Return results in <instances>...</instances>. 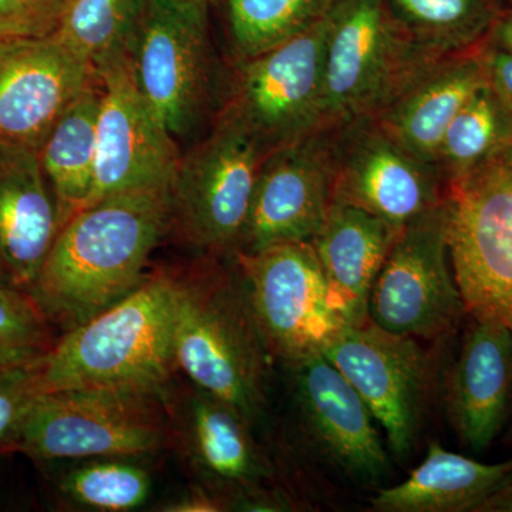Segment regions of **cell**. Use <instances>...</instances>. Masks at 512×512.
Masks as SVG:
<instances>
[{
	"instance_id": "cell-1",
	"label": "cell",
	"mask_w": 512,
	"mask_h": 512,
	"mask_svg": "<svg viewBox=\"0 0 512 512\" xmlns=\"http://www.w3.org/2000/svg\"><path fill=\"white\" fill-rule=\"evenodd\" d=\"M170 234V187L101 198L60 229L30 295L55 328L69 332L137 289Z\"/></svg>"
},
{
	"instance_id": "cell-2",
	"label": "cell",
	"mask_w": 512,
	"mask_h": 512,
	"mask_svg": "<svg viewBox=\"0 0 512 512\" xmlns=\"http://www.w3.org/2000/svg\"><path fill=\"white\" fill-rule=\"evenodd\" d=\"M178 375L261 426L268 417L271 353L234 258L202 255L175 271Z\"/></svg>"
},
{
	"instance_id": "cell-3",
	"label": "cell",
	"mask_w": 512,
	"mask_h": 512,
	"mask_svg": "<svg viewBox=\"0 0 512 512\" xmlns=\"http://www.w3.org/2000/svg\"><path fill=\"white\" fill-rule=\"evenodd\" d=\"M175 271H154L130 295L57 338L36 367L37 394L76 387L167 389L175 362Z\"/></svg>"
},
{
	"instance_id": "cell-4",
	"label": "cell",
	"mask_w": 512,
	"mask_h": 512,
	"mask_svg": "<svg viewBox=\"0 0 512 512\" xmlns=\"http://www.w3.org/2000/svg\"><path fill=\"white\" fill-rule=\"evenodd\" d=\"M167 389L76 387L36 394L15 451L42 461L156 456L174 448Z\"/></svg>"
},
{
	"instance_id": "cell-5",
	"label": "cell",
	"mask_w": 512,
	"mask_h": 512,
	"mask_svg": "<svg viewBox=\"0 0 512 512\" xmlns=\"http://www.w3.org/2000/svg\"><path fill=\"white\" fill-rule=\"evenodd\" d=\"M440 59L404 28L389 0H343L326 40L320 130L375 119Z\"/></svg>"
},
{
	"instance_id": "cell-6",
	"label": "cell",
	"mask_w": 512,
	"mask_h": 512,
	"mask_svg": "<svg viewBox=\"0 0 512 512\" xmlns=\"http://www.w3.org/2000/svg\"><path fill=\"white\" fill-rule=\"evenodd\" d=\"M268 156L242 121L221 107L175 168L171 234L202 255L235 258Z\"/></svg>"
},
{
	"instance_id": "cell-7",
	"label": "cell",
	"mask_w": 512,
	"mask_h": 512,
	"mask_svg": "<svg viewBox=\"0 0 512 512\" xmlns=\"http://www.w3.org/2000/svg\"><path fill=\"white\" fill-rule=\"evenodd\" d=\"M446 208L466 315L512 328V141L448 181Z\"/></svg>"
},
{
	"instance_id": "cell-8",
	"label": "cell",
	"mask_w": 512,
	"mask_h": 512,
	"mask_svg": "<svg viewBox=\"0 0 512 512\" xmlns=\"http://www.w3.org/2000/svg\"><path fill=\"white\" fill-rule=\"evenodd\" d=\"M208 6L202 0H148L131 49L134 79L177 143L197 137L217 103Z\"/></svg>"
},
{
	"instance_id": "cell-9",
	"label": "cell",
	"mask_w": 512,
	"mask_h": 512,
	"mask_svg": "<svg viewBox=\"0 0 512 512\" xmlns=\"http://www.w3.org/2000/svg\"><path fill=\"white\" fill-rule=\"evenodd\" d=\"M234 259L272 359L289 366L323 355L349 328L330 305L328 282L311 242L274 245Z\"/></svg>"
},
{
	"instance_id": "cell-10",
	"label": "cell",
	"mask_w": 512,
	"mask_h": 512,
	"mask_svg": "<svg viewBox=\"0 0 512 512\" xmlns=\"http://www.w3.org/2000/svg\"><path fill=\"white\" fill-rule=\"evenodd\" d=\"M335 10L288 42L238 60L222 107L268 154L320 130L326 40Z\"/></svg>"
},
{
	"instance_id": "cell-11",
	"label": "cell",
	"mask_w": 512,
	"mask_h": 512,
	"mask_svg": "<svg viewBox=\"0 0 512 512\" xmlns=\"http://www.w3.org/2000/svg\"><path fill=\"white\" fill-rule=\"evenodd\" d=\"M464 315L444 200L400 229L373 284L367 318L387 332L434 339L456 329Z\"/></svg>"
},
{
	"instance_id": "cell-12",
	"label": "cell",
	"mask_w": 512,
	"mask_h": 512,
	"mask_svg": "<svg viewBox=\"0 0 512 512\" xmlns=\"http://www.w3.org/2000/svg\"><path fill=\"white\" fill-rule=\"evenodd\" d=\"M323 355L369 407L386 434L390 453L410 456L430 394V360L417 340L366 320L343 330Z\"/></svg>"
},
{
	"instance_id": "cell-13",
	"label": "cell",
	"mask_w": 512,
	"mask_h": 512,
	"mask_svg": "<svg viewBox=\"0 0 512 512\" xmlns=\"http://www.w3.org/2000/svg\"><path fill=\"white\" fill-rule=\"evenodd\" d=\"M174 448L183 454L198 484L241 511L259 491L276 487V471L238 410L190 382L167 389Z\"/></svg>"
},
{
	"instance_id": "cell-14",
	"label": "cell",
	"mask_w": 512,
	"mask_h": 512,
	"mask_svg": "<svg viewBox=\"0 0 512 512\" xmlns=\"http://www.w3.org/2000/svg\"><path fill=\"white\" fill-rule=\"evenodd\" d=\"M446 200L437 164L417 157L376 120L336 128L335 201L402 229Z\"/></svg>"
},
{
	"instance_id": "cell-15",
	"label": "cell",
	"mask_w": 512,
	"mask_h": 512,
	"mask_svg": "<svg viewBox=\"0 0 512 512\" xmlns=\"http://www.w3.org/2000/svg\"><path fill=\"white\" fill-rule=\"evenodd\" d=\"M335 181L336 130H318L272 151L256 180L238 254L311 242L335 201Z\"/></svg>"
},
{
	"instance_id": "cell-16",
	"label": "cell",
	"mask_w": 512,
	"mask_h": 512,
	"mask_svg": "<svg viewBox=\"0 0 512 512\" xmlns=\"http://www.w3.org/2000/svg\"><path fill=\"white\" fill-rule=\"evenodd\" d=\"M96 74L101 103L96 173L87 205L119 192L170 187L180 147L141 93L131 57Z\"/></svg>"
},
{
	"instance_id": "cell-17",
	"label": "cell",
	"mask_w": 512,
	"mask_h": 512,
	"mask_svg": "<svg viewBox=\"0 0 512 512\" xmlns=\"http://www.w3.org/2000/svg\"><path fill=\"white\" fill-rule=\"evenodd\" d=\"M97 79L55 36L0 42V143L39 151L57 120Z\"/></svg>"
},
{
	"instance_id": "cell-18",
	"label": "cell",
	"mask_w": 512,
	"mask_h": 512,
	"mask_svg": "<svg viewBox=\"0 0 512 512\" xmlns=\"http://www.w3.org/2000/svg\"><path fill=\"white\" fill-rule=\"evenodd\" d=\"M303 427L323 457L363 485L382 483L390 458L359 393L325 355L288 366Z\"/></svg>"
},
{
	"instance_id": "cell-19",
	"label": "cell",
	"mask_w": 512,
	"mask_h": 512,
	"mask_svg": "<svg viewBox=\"0 0 512 512\" xmlns=\"http://www.w3.org/2000/svg\"><path fill=\"white\" fill-rule=\"evenodd\" d=\"M60 229L39 153L0 143V282L30 293Z\"/></svg>"
},
{
	"instance_id": "cell-20",
	"label": "cell",
	"mask_w": 512,
	"mask_h": 512,
	"mask_svg": "<svg viewBox=\"0 0 512 512\" xmlns=\"http://www.w3.org/2000/svg\"><path fill=\"white\" fill-rule=\"evenodd\" d=\"M450 382L448 410L458 437L485 453L512 413V328L471 319Z\"/></svg>"
},
{
	"instance_id": "cell-21",
	"label": "cell",
	"mask_w": 512,
	"mask_h": 512,
	"mask_svg": "<svg viewBox=\"0 0 512 512\" xmlns=\"http://www.w3.org/2000/svg\"><path fill=\"white\" fill-rule=\"evenodd\" d=\"M399 229L355 205L333 201L311 244L328 282L330 305L350 326L367 318L370 293Z\"/></svg>"
},
{
	"instance_id": "cell-22",
	"label": "cell",
	"mask_w": 512,
	"mask_h": 512,
	"mask_svg": "<svg viewBox=\"0 0 512 512\" xmlns=\"http://www.w3.org/2000/svg\"><path fill=\"white\" fill-rule=\"evenodd\" d=\"M485 83L480 46L443 57L373 120L417 157L437 164V153L448 126Z\"/></svg>"
},
{
	"instance_id": "cell-23",
	"label": "cell",
	"mask_w": 512,
	"mask_h": 512,
	"mask_svg": "<svg viewBox=\"0 0 512 512\" xmlns=\"http://www.w3.org/2000/svg\"><path fill=\"white\" fill-rule=\"evenodd\" d=\"M512 477V458L487 464L430 443L410 476L370 500L377 512H477Z\"/></svg>"
},
{
	"instance_id": "cell-24",
	"label": "cell",
	"mask_w": 512,
	"mask_h": 512,
	"mask_svg": "<svg viewBox=\"0 0 512 512\" xmlns=\"http://www.w3.org/2000/svg\"><path fill=\"white\" fill-rule=\"evenodd\" d=\"M100 103L101 84L97 77L64 111L37 151L59 204L62 227L86 207L92 195Z\"/></svg>"
},
{
	"instance_id": "cell-25",
	"label": "cell",
	"mask_w": 512,
	"mask_h": 512,
	"mask_svg": "<svg viewBox=\"0 0 512 512\" xmlns=\"http://www.w3.org/2000/svg\"><path fill=\"white\" fill-rule=\"evenodd\" d=\"M148 0H64L55 36L99 73L130 59Z\"/></svg>"
},
{
	"instance_id": "cell-26",
	"label": "cell",
	"mask_w": 512,
	"mask_h": 512,
	"mask_svg": "<svg viewBox=\"0 0 512 512\" xmlns=\"http://www.w3.org/2000/svg\"><path fill=\"white\" fill-rule=\"evenodd\" d=\"M414 39L440 57L480 46L501 13L497 0H389Z\"/></svg>"
},
{
	"instance_id": "cell-27",
	"label": "cell",
	"mask_w": 512,
	"mask_h": 512,
	"mask_svg": "<svg viewBox=\"0 0 512 512\" xmlns=\"http://www.w3.org/2000/svg\"><path fill=\"white\" fill-rule=\"evenodd\" d=\"M148 457L106 456L74 460L57 481L64 503L77 510L127 512L143 507L153 493Z\"/></svg>"
},
{
	"instance_id": "cell-28",
	"label": "cell",
	"mask_w": 512,
	"mask_h": 512,
	"mask_svg": "<svg viewBox=\"0 0 512 512\" xmlns=\"http://www.w3.org/2000/svg\"><path fill=\"white\" fill-rule=\"evenodd\" d=\"M511 141L512 113L487 82L464 103L441 141L436 163L446 185Z\"/></svg>"
},
{
	"instance_id": "cell-29",
	"label": "cell",
	"mask_w": 512,
	"mask_h": 512,
	"mask_svg": "<svg viewBox=\"0 0 512 512\" xmlns=\"http://www.w3.org/2000/svg\"><path fill=\"white\" fill-rule=\"evenodd\" d=\"M343 0H227L229 32L238 60L301 35Z\"/></svg>"
},
{
	"instance_id": "cell-30",
	"label": "cell",
	"mask_w": 512,
	"mask_h": 512,
	"mask_svg": "<svg viewBox=\"0 0 512 512\" xmlns=\"http://www.w3.org/2000/svg\"><path fill=\"white\" fill-rule=\"evenodd\" d=\"M56 340V328L36 299L0 282V363L39 362Z\"/></svg>"
},
{
	"instance_id": "cell-31",
	"label": "cell",
	"mask_w": 512,
	"mask_h": 512,
	"mask_svg": "<svg viewBox=\"0 0 512 512\" xmlns=\"http://www.w3.org/2000/svg\"><path fill=\"white\" fill-rule=\"evenodd\" d=\"M39 362L0 363V453L16 450L23 420L37 394L35 376Z\"/></svg>"
},
{
	"instance_id": "cell-32",
	"label": "cell",
	"mask_w": 512,
	"mask_h": 512,
	"mask_svg": "<svg viewBox=\"0 0 512 512\" xmlns=\"http://www.w3.org/2000/svg\"><path fill=\"white\" fill-rule=\"evenodd\" d=\"M64 0H0V42L55 35Z\"/></svg>"
},
{
	"instance_id": "cell-33",
	"label": "cell",
	"mask_w": 512,
	"mask_h": 512,
	"mask_svg": "<svg viewBox=\"0 0 512 512\" xmlns=\"http://www.w3.org/2000/svg\"><path fill=\"white\" fill-rule=\"evenodd\" d=\"M487 82L512 113V53L484 40L480 45Z\"/></svg>"
},
{
	"instance_id": "cell-34",
	"label": "cell",
	"mask_w": 512,
	"mask_h": 512,
	"mask_svg": "<svg viewBox=\"0 0 512 512\" xmlns=\"http://www.w3.org/2000/svg\"><path fill=\"white\" fill-rule=\"evenodd\" d=\"M164 511L170 512H220L228 511L224 500L217 494L197 484L180 500L165 505Z\"/></svg>"
},
{
	"instance_id": "cell-35",
	"label": "cell",
	"mask_w": 512,
	"mask_h": 512,
	"mask_svg": "<svg viewBox=\"0 0 512 512\" xmlns=\"http://www.w3.org/2000/svg\"><path fill=\"white\" fill-rule=\"evenodd\" d=\"M485 40L512 53V9L501 10Z\"/></svg>"
},
{
	"instance_id": "cell-36",
	"label": "cell",
	"mask_w": 512,
	"mask_h": 512,
	"mask_svg": "<svg viewBox=\"0 0 512 512\" xmlns=\"http://www.w3.org/2000/svg\"><path fill=\"white\" fill-rule=\"evenodd\" d=\"M477 512H512V477L480 505Z\"/></svg>"
},
{
	"instance_id": "cell-37",
	"label": "cell",
	"mask_w": 512,
	"mask_h": 512,
	"mask_svg": "<svg viewBox=\"0 0 512 512\" xmlns=\"http://www.w3.org/2000/svg\"><path fill=\"white\" fill-rule=\"evenodd\" d=\"M504 439L505 443L512 444V416L510 424H508L507 433H505Z\"/></svg>"
},
{
	"instance_id": "cell-38",
	"label": "cell",
	"mask_w": 512,
	"mask_h": 512,
	"mask_svg": "<svg viewBox=\"0 0 512 512\" xmlns=\"http://www.w3.org/2000/svg\"><path fill=\"white\" fill-rule=\"evenodd\" d=\"M498 3H500L501 9L508 8L512 9V0H497Z\"/></svg>"
},
{
	"instance_id": "cell-39",
	"label": "cell",
	"mask_w": 512,
	"mask_h": 512,
	"mask_svg": "<svg viewBox=\"0 0 512 512\" xmlns=\"http://www.w3.org/2000/svg\"><path fill=\"white\" fill-rule=\"evenodd\" d=\"M202 2H208V3H211L212 0H202Z\"/></svg>"
}]
</instances>
